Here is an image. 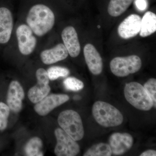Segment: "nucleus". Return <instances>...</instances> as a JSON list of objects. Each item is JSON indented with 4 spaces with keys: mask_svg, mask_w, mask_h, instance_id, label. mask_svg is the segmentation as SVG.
<instances>
[{
    "mask_svg": "<svg viewBox=\"0 0 156 156\" xmlns=\"http://www.w3.org/2000/svg\"><path fill=\"white\" fill-rule=\"evenodd\" d=\"M26 21L34 33L37 36H43L53 28L55 16L48 6L39 4L31 8Z\"/></svg>",
    "mask_w": 156,
    "mask_h": 156,
    "instance_id": "obj_1",
    "label": "nucleus"
},
{
    "mask_svg": "<svg viewBox=\"0 0 156 156\" xmlns=\"http://www.w3.org/2000/svg\"><path fill=\"white\" fill-rule=\"evenodd\" d=\"M92 112L96 122L105 128L120 126L124 119L123 115L118 109L104 101L95 102L92 106Z\"/></svg>",
    "mask_w": 156,
    "mask_h": 156,
    "instance_id": "obj_2",
    "label": "nucleus"
},
{
    "mask_svg": "<svg viewBox=\"0 0 156 156\" xmlns=\"http://www.w3.org/2000/svg\"><path fill=\"white\" fill-rule=\"evenodd\" d=\"M124 95L126 100L132 106L140 110L149 111L152 108V101L144 87L137 82L126 84Z\"/></svg>",
    "mask_w": 156,
    "mask_h": 156,
    "instance_id": "obj_3",
    "label": "nucleus"
},
{
    "mask_svg": "<svg viewBox=\"0 0 156 156\" xmlns=\"http://www.w3.org/2000/svg\"><path fill=\"white\" fill-rule=\"evenodd\" d=\"M58 125L62 129L76 141L83 139L84 130L80 116L73 110H66L59 114Z\"/></svg>",
    "mask_w": 156,
    "mask_h": 156,
    "instance_id": "obj_4",
    "label": "nucleus"
},
{
    "mask_svg": "<svg viewBox=\"0 0 156 156\" xmlns=\"http://www.w3.org/2000/svg\"><path fill=\"white\" fill-rule=\"evenodd\" d=\"M141 66V59L136 55L115 57L110 63L112 72L118 77H126L137 72Z\"/></svg>",
    "mask_w": 156,
    "mask_h": 156,
    "instance_id": "obj_5",
    "label": "nucleus"
},
{
    "mask_svg": "<svg viewBox=\"0 0 156 156\" xmlns=\"http://www.w3.org/2000/svg\"><path fill=\"white\" fill-rule=\"evenodd\" d=\"M54 134L57 141L54 149L56 156H75L80 153V146L62 129L57 128Z\"/></svg>",
    "mask_w": 156,
    "mask_h": 156,
    "instance_id": "obj_6",
    "label": "nucleus"
},
{
    "mask_svg": "<svg viewBox=\"0 0 156 156\" xmlns=\"http://www.w3.org/2000/svg\"><path fill=\"white\" fill-rule=\"evenodd\" d=\"M37 83L35 86L29 90L28 97L32 103L36 104L42 100L49 94L50 87L47 71L43 68L37 70L36 73Z\"/></svg>",
    "mask_w": 156,
    "mask_h": 156,
    "instance_id": "obj_7",
    "label": "nucleus"
},
{
    "mask_svg": "<svg viewBox=\"0 0 156 156\" xmlns=\"http://www.w3.org/2000/svg\"><path fill=\"white\" fill-rule=\"evenodd\" d=\"M28 25L21 24L16 30L18 48L21 54L28 55L33 52L37 44V39Z\"/></svg>",
    "mask_w": 156,
    "mask_h": 156,
    "instance_id": "obj_8",
    "label": "nucleus"
},
{
    "mask_svg": "<svg viewBox=\"0 0 156 156\" xmlns=\"http://www.w3.org/2000/svg\"><path fill=\"white\" fill-rule=\"evenodd\" d=\"M69 99L68 95L65 94L48 95L36 103L34 108L35 111L40 115H46L54 108L65 103Z\"/></svg>",
    "mask_w": 156,
    "mask_h": 156,
    "instance_id": "obj_9",
    "label": "nucleus"
},
{
    "mask_svg": "<svg viewBox=\"0 0 156 156\" xmlns=\"http://www.w3.org/2000/svg\"><path fill=\"white\" fill-rule=\"evenodd\" d=\"M133 142V136L128 133H113L109 140L112 154L119 156L126 153L132 147Z\"/></svg>",
    "mask_w": 156,
    "mask_h": 156,
    "instance_id": "obj_10",
    "label": "nucleus"
},
{
    "mask_svg": "<svg viewBox=\"0 0 156 156\" xmlns=\"http://www.w3.org/2000/svg\"><path fill=\"white\" fill-rule=\"evenodd\" d=\"M141 20L140 16L136 14H131L126 17L118 27L119 36L124 39L136 36L140 31Z\"/></svg>",
    "mask_w": 156,
    "mask_h": 156,
    "instance_id": "obj_11",
    "label": "nucleus"
},
{
    "mask_svg": "<svg viewBox=\"0 0 156 156\" xmlns=\"http://www.w3.org/2000/svg\"><path fill=\"white\" fill-rule=\"evenodd\" d=\"M24 95L23 89L19 82L12 81L9 85L6 100L10 110L15 113L21 111Z\"/></svg>",
    "mask_w": 156,
    "mask_h": 156,
    "instance_id": "obj_12",
    "label": "nucleus"
},
{
    "mask_svg": "<svg viewBox=\"0 0 156 156\" xmlns=\"http://www.w3.org/2000/svg\"><path fill=\"white\" fill-rule=\"evenodd\" d=\"M83 52L85 61L90 71L95 75L100 74L103 69V62L96 48L91 44H87L84 47Z\"/></svg>",
    "mask_w": 156,
    "mask_h": 156,
    "instance_id": "obj_13",
    "label": "nucleus"
},
{
    "mask_svg": "<svg viewBox=\"0 0 156 156\" xmlns=\"http://www.w3.org/2000/svg\"><path fill=\"white\" fill-rule=\"evenodd\" d=\"M62 38L69 54L71 57H77L80 52L81 47L75 29L68 26L62 31Z\"/></svg>",
    "mask_w": 156,
    "mask_h": 156,
    "instance_id": "obj_14",
    "label": "nucleus"
},
{
    "mask_svg": "<svg viewBox=\"0 0 156 156\" xmlns=\"http://www.w3.org/2000/svg\"><path fill=\"white\" fill-rule=\"evenodd\" d=\"M13 28V18L11 11L5 7L0 8V44L8 43Z\"/></svg>",
    "mask_w": 156,
    "mask_h": 156,
    "instance_id": "obj_15",
    "label": "nucleus"
},
{
    "mask_svg": "<svg viewBox=\"0 0 156 156\" xmlns=\"http://www.w3.org/2000/svg\"><path fill=\"white\" fill-rule=\"evenodd\" d=\"M69 53L64 44H59L52 49L42 51L41 58L43 63L50 65L66 59Z\"/></svg>",
    "mask_w": 156,
    "mask_h": 156,
    "instance_id": "obj_16",
    "label": "nucleus"
},
{
    "mask_svg": "<svg viewBox=\"0 0 156 156\" xmlns=\"http://www.w3.org/2000/svg\"><path fill=\"white\" fill-rule=\"evenodd\" d=\"M156 31V15L147 11L141 18L140 36L142 37L149 36Z\"/></svg>",
    "mask_w": 156,
    "mask_h": 156,
    "instance_id": "obj_17",
    "label": "nucleus"
},
{
    "mask_svg": "<svg viewBox=\"0 0 156 156\" xmlns=\"http://www.w3.org/2000/svg\"><path fill=\"white\" fill-rule=\"evenodd\" d=\"M133 0H111L109 3L108 11L112 17L122 15L131 5Z\"/></svg>",
    "mask_w": 156,
    "mask_h": 156,
    "instance_id": "obj_18",
    "label": "nucleus"
},
{
    "mask_svg": "<svg viewBox=\"0 0 156 156\" xmlns=\"http://www.w3.org/2000/svg\"><path fill=\"white\" fill-rule=\"evenodd\" d=\"M43 142L41 140L36 136L31 138L27 143L24 147V151L26 155L27 156H42Z\"/></svg>",
    "mask_w": 156,
    "mask_h": 156,
    "instance_id": "obj_19",
    "label": "nucleus"
},
{
    "mask_svg": "<svg viewBox=\"0 0 156 156\" xmlns=\"http://www.w3.org/2000/svg\"><path fill=\"white\" fill-rule=\"evenodd\" d=\"M112 152L109 144L100 143L92 146L84 154V156H111Z\"/></svg>",
    "mask_w": 156,
    "mask_h": 156,
    "instance_id": "obj_20",
    "label": "nucleus"
},
{
    "mask_svg": "<svg viewBox=\"0 0 156 156\" xmlns=\"http://www.w3.org/2000/svg\"><path fill=\"white\" fill-rule=\"evenodd\" d=\"M49 80H55L59 78H65L69 75V69L59 66H53L49 68L47 71Z\"/></svg>",
    "mask_w": 156,
    "mask_h": 156,
    "instance_id": "obj_21",
    "label": "nucleus"
},
{
    "mask_svg": "<svg viewBox=\"0 0 156 156\" xmlns=\"http://www.w3.org/2000/svg\"><path fill=\"white\" fill-rule=\"evenodd\" d=\"M63 83L65 88L67 90L73 92L80 91L84 87L83 82L74 77H69L66 78Z\"/></svg>",
    "mask_w": 156,
    "mask_h": 156,
    "instance_id": "obj_22",
    "label": "nucleus"
},
{
    "mask_svg": "<svg viewBox=\"0 0 156 156\" xmlns=\"http://www.w3.org/2000/svg\"><path fill=\"white\" fill-rule=\"evenodd\" d=\"M10 112V109L8 105L0 102V131H4L7 128Z\"/></svg>",
    "mask_w": 156,
    "mask_h": 156,
    "instance_id": "obj_23",
    "label": "nucleus"
},
{
    "mask_svg": "<svg viewBox=\"0 0 156 156\" xmlns=\"http://www.w3.org/2000/svg\"><path fill=\"white\" fill-rule=\"evenodd\" d=\"M148 95L153 103V107H156V80L154 78L149 79L144 86Z\"/></svg>",
    "mask_w": 156,
    "mask_h": 156,
    "instance_id": "obj_24",
    "label": "nucleus"
},
{
    "mask_svg": "<svg viewBox=\"0 0 156 156\" xmlns=\"http://www.w3.org/2000/svg\"><path fill=\"white\" fill-rule=\"evenodd\" d=\"M135 4L137 9L140 11H144L147 7V4L145 0H136Z\"/></svg>",
    "mask_w": 156,
    "mask_h": 156,
    "instance_id": "obj_25",
    "label": "nucleus"
},
{
    "mask_svg": "<svg viewBox=\"0 0 156 156\" xmlns=\"http://www.w3.org/2000/svg\"><path fill=\"white\" fill-rule=\"evenodd\" d=\"M140 156H156V151H155L153 150H149L145 151L142 153Z\"/></svg>",
    "mask_w": 156,
    "mask_h": 156,
    "instance_id": "obj_26",
    "label": "nucleus"
},
{
    "mask_svg": "<svg viewBox=\"0 0 156 156\" xmlns=\"http://www.w3.org/2000/svg\"><path fill=\"white\" fill-rule=\"evenodd\" d=\"M80 97L79 96H76L74 97V99H80Z\"/></svg>",
    "mask_w": 156,
    "mask_h": 156,
    "instance_id": "obj_27",
    "label": "nucleus"
}]
</instances>
